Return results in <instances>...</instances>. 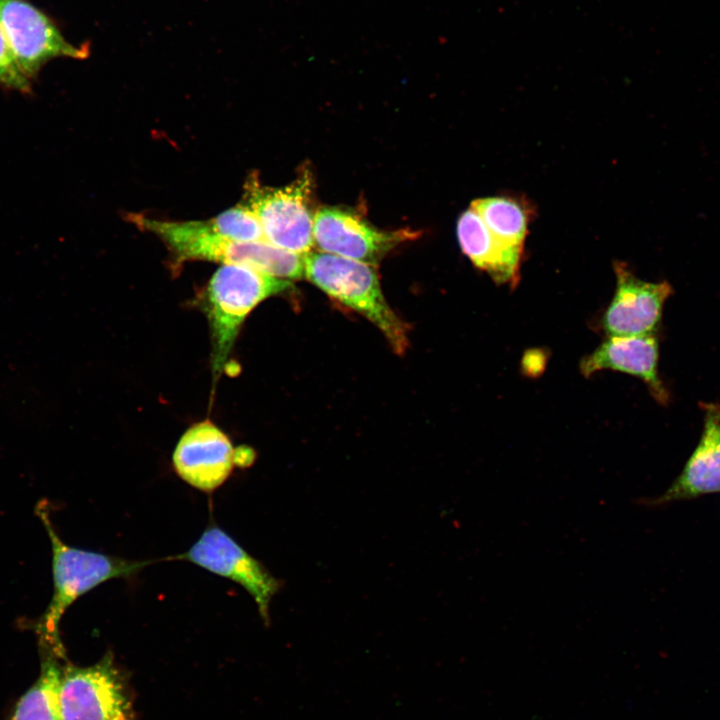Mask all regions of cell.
I'll use <instances>...</instances> for the list:
<instances>
[{"label":"cell","mask_w":720,"mask_h":720,"mask_svg":"<svg viewBox=\"0 0 720 720\" xmlns=\"http://www.w3.org/2000/svg\"><path fill=\"white\" fill-rule=\"evenodd\" d=\"M46 505L37 506L52 547L54 591L46 611L35 624L41 647L63 651L58 626L69 606L80 596L105 581L135 575L150 561H131L68 546L53 529Z\"/></svg>","instance_id":"cell-1"},{"label":"cell","mask_w":720,"mask_h":720,"mask_svg":"<svg viewBox=\"0 0 720 720\" xmlns=\"http://www.w3.org/2000/svg\"><path fill=\"white\" fill-rule=\"evenodd\" d=\"M304 268L310 282L371 321L394 352H405L407 326L386 301L374 265L319 250L304 255Z\"/></svg>","instance_id":"cell-2"},{"label":"cell","mask_w":720,"mask_h":720,"mask_svg":"<svg viewBox=\"0 0 720 720\" xmlns=\"http://www.w3.org/2000/svg\"><path fill=\"white\" fill-rule=\"evenodd\" d=\"M290 286L287 280L244 266L224 264L215 271L205 291L214 383L223 371L247 315L261 301L287 290Z\"/></svg>","instance_id":"cell-3"},{"label":"cell","mask_w":720,"mask_h":720,"mask_svg":"<svg viewBox=\"0 0 720 720\" xmlns=\"http://www.w3.org/2000/svg\"><path fill=\"white\" fill-rule=\"evenodd\" d=\"M312 177L306 170L291 184L262 186L256 175L245 184L244 205L259 219L270 244L305 255L314 245L310 208Z\"/></svg>","instance_id":"cell-4"},{"label":"cell","mask_w":720,"mask_h":720,"mask_svg":"<svg viewBox=\"0 0 720 720\" xmlns=\"http://www.w3.org/2000/svg\"><path fill=\"white\" fill-rule=\"evenodd\" d=\"M59 700L62 720H135L125 682L110 653L89 667H63Z\"/></svg>","instance_id":"cell-5"},{"label":"cell","mask_w":720,"mask_h":720,"mask_svg":"<svg viewBox=\"0 0 720 720\" xmlns=\"http://www.w3.org/2000/svg\"><path fill=\"white\" fill-rule=\"evenodd\" d=\"M0 26L17 65L30 80L54 58L89 55L87 46L67 41L55 23L26 0H0Z\"/></svg>","instance_id":"cell-6"},{"label":"cell","mask_w":720,"mask_h":720,"mask_svg":"<svg viewBox=\"0 0 720 720\" xmlns=\"http://www.w3.org/2000/svg\"><path fill=\"white\" fill-rule=\"evenodd\" d=\"M175 558L241 585L255 600L262 619L269 622V605L280 581L217 525L207 527L188 551Z\"/></svg>","instance_id":"cell-7"},{"label":"cell","mask_w":720,"mask_h":720,"mask_svg":"<svg viewBox=\"0 0 720 720\" xmlns=\"http://www.w3.org/2000/svg\"><path fill=\"white\" fill-rule=\"evenodd\" d=\"M616 289L602 317L608 336L654 335L673 288L666 282H648L634 275L623 262L614 264Z\"/></svg>","instance_id":"cell-8"},{"label":"cell","mask_w":720,"mask_h":720,"mask_svg":"<svg viewBox=\"0 0 720 720\" xmlns=\"http://www.w3.org/2000/svg\"><path fill=\"white\" fill-rule=\"evenodd\" d=\"M177 475L203 492L219 488L236 464L230 439L210 420L191 426L178 441L172 456Z\"/></svg>","instance_id":"cell-9"},{"label":"cell","mask_w":720,"mask_h":720,"mask_svg":"<svg viewBox=\"0 0 720 720\" xmlns=\"http://www.w3.org/2000/svg\"><path fill=\"white\" fill-rule=\"evenodd\" d=\"M313 239L320 251L374 265L402 238L375 229L352 212L325 207L314 214Z\"/></svg>","instance_id":"cell-10"},{"label":"cell","mask_w":720,"mask_h":720,"mask_svg":"<svg viewBox=\"0 0 720 720\" xmlns=\"http://www.w3.org/2000/svg\"><path fill=\"white\" fill-rule=\"evenodd\" d=\"M659 349L655 335L608 336L580 363V371L588 377L598 371L614 370L640 378L654 399L666 405L669 393L658 374Z\"/></svg>","instance_id":"cell-11"},{"label":"cell","mask_w":720,"mask_h":720,"mask_svg":"<svg viewBox=\"0 0 720 720\" xmlns=\"http://www.w3.org/2000/svg\"><path fill=\"white\" fill-rule=\"evenodd\" d=\"M703 431L682 472L659 497L648 505L692 499L720 492V404L701 403Z\"/></svg>","instance_id":"cell-12"},{"label":"cell","mask_w":720,"mask_h":720,"mask_svg":"<svg viewBox=\"0 0 720 720\" xmlns=\"http://www.w3.org/2000/svg\"><path fill=\"white\" fill-rule=\"evenodd\" d=\"M457 236L463 253L496 283H518L523 252L498 241L472 207L459 217Z\"/></svg>","instance_id":"cell-13"},{"label":"cell","mask_w":720,"mask_h":720,"mask_svg":"<svg viewBox=\"0 0 720 720\" xmlns=\"http://www.w3.org/2000/svg\"><path fill=\"white\" fill-rule=\"evenodd\" d=\"M43 650L39 677L19 699L9 720H62L59 692L63 667L58 658L64 654Z\"/></svg>","instance_id":"cell-14"},{"label":"cell","mask_w":720,"mask_h":720,"mask_svg":"<svg viewBox=\"0 0 720 720\" xmlns=\"http://www.w3.org/2000/svg\"><path fill=\"white\" fill-rule=\"evenodd\" d=\"M470 207L498 241L523 252L531 217L525 203L508 196H491L474 200Z\"/></svg>","instance_id":"cell-15"},{"label":"cell","mask_w":720,"mask_h":720,"mask_svg":"<svg viewBox=\"0 0 720 720\" xmlns=\"http://www.w3.org/2000/svg\"><path fill=\"white\" fill-rule=\"evenodd\" d=\"M207 222L214 233L228 239L245 242L266 241L259 219L244 204L230 208Z\"/></svg>","instance_id":"cell-16"},{"label":"cell","mask_w":720,"mask_h":720,"mask_svg":"<svg viewBox=\"0 0 720 720\" xmlns=\"http://www.w3.org/2000/svg\"><path fill=\"white\" fill-rule=\"evenodd\" d=\"M0 85L23 93L31 90L28 79L17 65L0 26Z\"/></svg>","instance_id":"cell-17"}]
</instances>
